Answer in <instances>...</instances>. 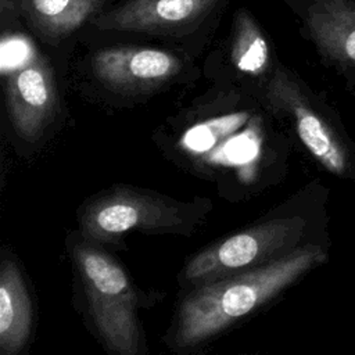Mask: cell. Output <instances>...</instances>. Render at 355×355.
<instances>
[{
    "instance_id": "1",
    "label": "cell",
    "mask_w": 355,
    "mask_h": 355,
    "mask_svg": "<svg viewBox=\"0 0 355 355\" xmlns=\"http://www.w3.org/2000/svg\"><path fill=\"white\" fill-rule=\"evenodd\" d=\"M326 259L323 247L306 243L270 263L193 286L179 304L169 344L187 349L211 340Z\"/></svg>"
},
{
    "instance_id": "2",
    "label": "cell",
    "mask_w": 355,
    "mask_h": 355,
    "mask_svg": "<svg viewBox=\"0 0 355 355\" xmlns=\"http://www.w3.org/2000/svg\"><path fill=\"white\" fill-rule=\"evenodd\" d=\"M93 326L112 355H144L139 294L126 270L97 244L79 237L71 247Z\"/></svg>"
},
{
    "instance_id": "3",
    "label": "cell",
    "mask_w": 355,
    "mask_h": 355,
    "mask_svg": "<svg viewBox=\"0 0 355 355\" xmlns=\"http://www.w3.org/2000/svg\"><path fill=\"white\" fill-rule=\"evenodd\" d=\"M209 201L179 202L154 191L118 186L85 204L80 236L100 244L119 240L129 230L146 233H191L209 209Z\"/></svg>"
},
{
    "instance_id": "4",
    "label": "cell",
    "mask_w": 355,
    "mask_h": 355,
    "mask_svg": "<svg viewBox=\"0 0 355 355\" xmlns=\"http://www.w3.org/2000/svg\"><path fill=\"white\" fill-rule=\"evenodd\" d=\"M305 229L300 216L263 220L197 252L182 277L193 287L270 263L301 247Z\"/></svg>"
},
{
    "instance_id": "5",
    "label": "cell",
    "mask_w": 355,
    "mask_h": 355,
    "mask_svg": "<svg viewBox=\"0 0 355 355\" xmlns=\"http://www.w3.org/2000/svg\"><path fill=\"white\" fill-rule=\"evenodd\" d=\"M269 98L293 118L300 140L327 172L338 178L355 175V158L347 137L316 108L287 71L275 72L269 83Z\"/></svg>"
},
{
    "instance_id": "6",
    "label": "cell",
    "mask_w": 355,
    "mask_h": 355,
    "mask_svg": "<svg viewBox=\"0 0 355 355\" xmlns=\"http://www.w3.org/2000/svg\"><path fill=\"white\" fill-rule=\"evenodd\" d=\"M6 98L17 135L26 141L37 140L50 123L57 104L55 83L46 60L32 57L10 72Z\"/></svg>"
},
{
    "instance_id": "7",
    "label": "cell",
    "mask_w": 355,
    "mask_h": 355,
    "mask_svg": "<svg viewBox=\"0 0 355 355\" xmlns=\"http://www.w3.org/2000/svg\"><path fill=\"white\" fill-rule=\"evenodd\" d=\"M182 68L169 51L148 47H116L93 57V72L107 87L118 92H144L175 76Z\"/></svg>"
},
{
    "instance_id": "8",
    "label": "cell",
    "mask_w": 355,
    "mask_h": 355,
    "mask_svg": "<svg viewBox=\"0 0 355 355\" xmlns=\"http://www.w3.org/2000/svg\"><path fill=\"white\" fill-rule=\"evenodd\" d=\"M218 0H129L94 19L101 29L168 32L197 22Z\"/></svg>"
},
{
    "instance_id": "9",
    "label": "cell",
    "mask_w": 355,
    "mask_h": 355,
    "mask_svg": "<svg viewBox=\"0 0 355 355\" xmlns=\"http://www.w3.org/2000/svg\"><path fill=\"white\" fill-rule=\"evenodd\" d=\"M305 21L324 57L355 69V0H313Z\"/></svg>"
},
{
    "instance_id": "10",
    "label": "cell",
    "mask_w": 355,
    "mask_h": 355,
    "mask_svg": "<svg viewBox=\"0 0 355 355\" xmlns=\"http://www.w3.org/2000/svg\"><path fill=\"white\" fill-rule=\"evenodd\" d=\"M33 305L24 275L12 257L0 266V355H18L31 338Z\"/></svg>"
},
{
    "instance_id": "11",
    "label": "cell",
    "mask_w": 355,
    "mask_h": 355,
    "mask_svg": "<svg viewBox=\"0 0 355 355\" xmlns=\"http://www.w3.org/2000/svg\"><path fill=\"white\" fill-rule=\"evenodd\" d=\"M104 0H26L35 26L50 39H62L78 29Z\"/></svg>"
},
{
    "instance_id": "12",
    "label": "cell",
    "mask_w": 355,
    "mask_h": 355,
    "mask_svg": "<svg viewBox=\"0 0 355 355\" xmlns=\"http://www.w3.org/2000/svg\"><path fill=\"white\" fill-rule=\"evenodd\" d=\"M232 61L237 69L255 75L261 73L269 62L268 42L245 10H241L236 18Z\"/></svg>"
},
{
    "instance_id": "13",
    "label": "cell",
    "mask_w": 355,
    "mask_h": 355,
    "mask_svg": "<svg viewBox=\"0 0 355 355\" xmlns=\"http://www.w3.org/2000/svg\"><path fill=\"white\" fill-rule=\"evenodd\" d=\"M247 118V112H236L197 125L186 133L183 143L190 148H205L226 132H230L243 125Z\"/></svg>"
},
{
    "instance_id": "14",
    "label": "cell",
    "mask_w": 355,
    "mask_h": 355,
    "mask_svg": "<svg viewBox=\"0 0 355 355\" xmlns=\"http://www.w3.org/2000/svg\"><path fill=\"white\" fill-rule=\"evenodd\" d=\"M1 8L6 10V8H12V4L10 0H1Z\"/></svg>"
}]
</instances>
